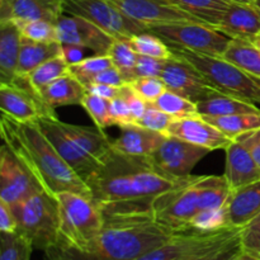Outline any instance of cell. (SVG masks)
Wrapping results in <instances>:
<instances>
[{
  "label": "cell",
  "instance_id": "6da1fadb",
  "mask_svg": "<svg viewBox=\"0 0 260 260\" xmlns=\"http://www.w3.org/2000/svg\"><path fill=\"white\" fill-rule=\"evenodd\" d=\"M193 178H173L160 170L150 156H131L112 150L85 183L91 201L103 216L144 215L152 213L159 196Z\"/></svg>",
  "mask_w": 260,
  "mask_h": 260
},
{
  "label": "cell",
  "instance_id": "7a4b0ae2",
  "mask_svg": "<svg viewBox=\"0 0 260 260\" xmlns=\"http://www.w3.org/2000/svg\"><path fill=\"white\" fill-rule=\"evenodd\" d=\"M174 234L152 213L104 216L103 229L86 250L57 244L45 251L46 260H136Z\"/></svg>",
  "mask_w": 260,
  "mask_h": 260
},
{
  "label": "cell",
  "instance_id": "3957f363",
  "mask_svg": "<svg viewBox=\"0 0 260 260\" xmlns=\"http://www.w3.org/2000/svg\"><path fill=\"white\" fill-rule=\"evenodd\" d=\"M0 134L3 144L22 160L46 192L52 196L73 192L91 200L86 183L66 164L36 122L22 123L2 113Z\"/></svg>",
  "mask_w": 260,
  "mask_h": 260
},
{
  "label": "cell",
  "instance_id": "277c9868",
  "mask_svg": "<svg viewBox=\"0 0 260 260\" xmlns=\"http://www.w3.org/2000/svg\"><path fill=\"white\" fill-rule=\"evenodd\" d=\"M55 197L58 203V244L86 250L103 229V213L85 196L62 192Z\"/></svg>",
  "mask_w": 260,
  "mask_h": 260
},
{
  "label": "cell",
  "instance_id": "5b68a950",
  "mask_svg": "<svg viewBox=\"0 0 260 260\" xmlns=\"http://www.w3.org/2000/svg\"><path fill=\"white\" fill-rule=\"evenodd\" d=\"M17 220V231L33 248L47 251L58 244V203L55 196L40 190L9 206Z\"/></svg>",
  "mask_w": 260,
  "mask_h": 260
},
{
  "label": "cell",
  "instance_id": "8992f818",
  "mask_svg": "<svg viewBox=\"0 0 260 260\" xmlns=\"http://www.w3.org/2000/svg\"><path fill=\"white\" fill-rule=\"evenodd\" d=\"M173 52L194 65L220 93L251 104H260V79L239 66L217 56L185 50H173Z\"/></svg>",
  "mask_w": 260,
  "mask_h": 260
},
{
  "label": "cell",
  "instance_id": "52a82bcc",
  "mask_svg": "<svg viewBox=\"0 0 260 260\" xmlns=\"http://www.w3.org/2000/svg\"><path fill=\"white\" fill-rule=\"evenodd\" d=\"M172 50H185L222 57L231 38L216 28L197 22H173L149 25Z\"/></svg>",
  "mask_w": 260,
  "mask_h": 260
},
{
  "label": "cell",
  "instance_id": "ba28073f",
  "mask_svg": "<svg viewBox=\"0 0 260 260\" xmlns=\"http://www.w3.org/2000/svg\"><path fill=\"white\" fill-rule=\"evenodd\" d=\"M240 233L241 228H226L210 233L194 230L177 233L169 240L136 260H193L222 245Z\"/></svg>",
  "mask_w": 260,
  "mask_h": 260
},
{
  "label": "cell",
  "instance_id": "9c48e42d",
  "mask_svg": "<svg viewBox=\"0 0 260 260\" xmlns=\"http://www.w3.org/2000/svg\"><path fill=\"white\" fill-rule=\"evenodd\" d=\"M63 13L85 18L113 38L129 40L150 32L149 25L129 18L109 0H63Z\"/></svg>",
  "mask_w": 260,
  "mask_h": 260
},
{
  "label": "cell",
  "instance_id": "30bf717a",
  "mask_svg": "<svg viewBox=\"0 0 260 260\" xmlns=\"http://www.w3.org/2000/svg\"><path fill=\"white\" fill-rule=\"evenodd\" d=\"M200 179L201 175H194L189 183L155 200L154 217L173 233L189 231L190 221L200 212Z\"/></svg>",
  "mask_w": 260,
  "mask_h": 260
},
{
  "label": "cell",
  "instance_id": "8fae6325",
  "mask_svg": "<svg viewBox=\"0 0 260 260\" xmlns=\"http://www.w3.org/2000/svg\"><path fill=\"white\" fill-rule=\"evenodd\" d=\"M0 109L3 114L22 123L56 116L55 109L43 102L25 76H17L12 84H0Z\"/></svg>",
  "mask_w": 260,
  "mask_h": 260
},
{
  "label": "cell",
  "instance_id": "7c38bea8",
  "mask_svg": "<svg viewBox=\"0 0 260 260\" xmlns=\"http://www.w3.org/2000/svg\"><path fill=\"white\" fill-rule=\"evenodd\" d=\"M160 78L168 90L174 91L194 103H200L220 93L194 65L175 53L172 58L165 60Z\"/></svg>",
  "mask_w": 260,
  "mask_h": 260
},
{
  "label": "cell",
  "instance_id": "4fadbf2b",
  "mask_svg": "<svg viewBox=\"0 0 260 260\" xmlns=\"http://www.w3.org/2000/svg\"><path fill=\"white\" fill-rule=\"evenodd\" d=\"M45 190L22 160L3 144L0 149V201L12 206Z\"/></svg>",
  "mask_w": 260,
  "mask_h": 260
},
{
  "label": "cell",
  "instance_id": "5bb4252c",
  "mask_svg": "<svg viewBox=\"0 0 260 260\" xmlns=\"http://www.w3.org/2000/svg\"><path fill=\"white\" fill-rule=\"evenodd\" d=\"M41 131L43 132L48 141L52 144L56 151L60 154L66 161V164L84 180L89 179L91 174L99 168L101 162L96 161L94 157L86 151H84L61 126V121L57 116H45L36 121Z\"/></svg>",
  "mask_w": 260,
  "mask_h": 260
},
{
  "label": "cell",
  "instance_id": "9a60e30c",
  "mask_svg": "<svg viewBox=\"0 0 260 260\" xmlns=\"http://www.w3.org/2000/svg\"><path fill=\"white\" fill-rule=\"evenodd\" d=\"M211 150L183 141L178 137L167 136L159 149L150 156L154 164L173 178H187L193 168L202 160Z\"/></svg>",
  "mask_w": 260,
  "mask_h": 260
},
{
  "label": "cell",
  "instance_id": "2e32d148",
  "mask_svg": "<svg viewBox=\"0 0 260 260\" xmlns=\"http://www.w3.org/2000/svg\"><path fill=\"white\" fill-rule=\"evenodd\" d=\"M58 42L91 51L94 55H107L114 38L85 18L63 13L56 22Z\"/></svg>",
  "mask_w": 260,
  "mask_h": 260
},
{
  "label": "cell",
  "instance_id": "e0dca14e",
  "mask_svg": "<svg viewBox=\"0 0 260 260\" xmlns=\"http://www.w3.org/2000/svg\"><path fill=\"white\" fill-rule=\"evenodd\" d=\"M132 19L146 25L173 22L202 23L170 0H109ZM205 24V23H203Z\"/></svg>",
  "mask_w": 260,
  "mask_h": 260
},
{
  "label": "cell",
  "instance_id": "ac0fdd59",
  "mask_svg": "<svg viewBox=\"0 0 260 260\" xmlns=\"http://www.w3.org/2000/svg\"><path fill=\"white\" fill-rule=\"evenodd\" d=\"M168 136L178 137L183 141L206 147L211 151L226 150L233 141L200 114L173 119L168 129Z\"/></svg>",
  "mask_w": 260,
  "mask_h": 260
},
{
  "label": "cell",
  "instance_id": "d6986e66",
  "mask_svg": "<svg viewBox=\"0 0 260 260\" xmlns=\"http://www.w3.org/2000/svg\"><path fill=\"white\" fill-rule=\"evenodd\" d=\"M63 14V0H0V22L48 20L56 23Z\"/></svg>",
  "mask_w": 260,
  "mask_h": 260
},
{
  "label": "cell",
  "instance_id": "ffe728a7",
  "mask_svg": "<svg viewBox=\"0 0 260 260\" xmlns=\"http://www.w3.org/2000/svg\"><path fill=\"white\" fill-rule=\"evenodd\" d=\"M216 29L230 38L254 40L260 36V9L254 3L231 2Z\"/></svg>",
  "mask_w": 260,
  "mask_h": 260
},
{
  "label": "cell",
  "instance_id": "44dd1931",
  "mask_svg": "<svg viewBox=\"0 0 260 260\" xmlns=\"http://www.w3.org/2000/svg\"><path fill=\"white\" fill-rule=\"evenodd\" d=\"M119 136L112 141L114 151L131 156H151L168 135L151 131L137 123L121 124Z\"/></svg>",
  "mask_w": 260,
  "mask_h": 260
},
{
  "label": "cell",
  "instance_id": "7402d4cb",
  "mask_svg": "<svg viewBox=\"0 0 260 260\" xmlns=\"http://www.w3.org/2000/svg\"><path fill=\"white\" fill-rule=\"evenodd\" d=\"M223 175L233 192L260 180L259 165L245 145L239 140H233L226 147V169Z\"/></svg>",
  "mask_w": 260,
  "mask_h": 260
},
{
  "label": "cell",
  "instance_id": "603a6c76",
  "mask_svg": "<svg viewBox=\"0 0 260 260\" xmlns=\"http://www.w3.org/2000/svg\"><path fill=\"white\" fill-rule=\"evenodd\" d=\"M22 38L14 20L0 22V84H12L18 76Z\"/></svg>",
  "mask_w": 260,
  "mask_h": 260
},
{
  "label": "cell",
  "instance_id": "cb8c5ba5",
  "mask_svg": "<svg viewBox=\"0 0 260 260\" xmlns=\"http://www.w3.org/2000/svg\"><path fill=\"white\" fill-rule=\"evenodd\" d=\"M260 213V180L233 192L229 202V221L233 228L248 225Z\"/></svg>",
  "mask_w": 260,
  "mask_h": 260
},
{
  "label": "cell",
  "instance_id": "d4e9b609",
  "mask_svg": "<svg viewBox=\"0 0 260 260\" xmlns=\"http://www.w3.org/2000/svg\"><path fill=\"white\" fill-rule=\"evenodd\" d=\"M85 94V85L69 73L43 89L41 96L48 107L55 109L57 107L80 104Z\"/></svg>",
  "mask_w": 260,
  "mask_h": 260
},
{
  "label": "cell",
  "instance_id": "484cf974",
  "mask_svg": "<svg viewBox=\"0 0 260 260\" xmlns=\"http://www.w3.org/2000/svg\"><path fill=\"white\" fill-rule=\"evenodd\" d=\"M63 131L84 150L88 152L91 157L98 162H103L104 159L109 155V152L113 150L112 141L103 129L90 128V127L76 126V124L65 123L61 122Z\"/></svg>",
  "mask_w": 260,
  "mask_h": 260
},
{
  "label": "cell",
  "instance_id": "4316f807",
  "mask_svg": "<svg viewBox=\"0 0 260 260\" xmlns=\"http://www.w3.org/2000/svg\"><path fill=\"white\" fill-rule=\"evenodd\" d=\"M62 55V45L60 42H35L22 38L19 62H18V76H25L42 65L46 61Z\"/></svg>",
  "mask_w": 260,
  "mask_h": 260
},
{
  "label": "cell",
  "instance_id": "83f0119b",
  "mask_svg": "<svg viewBox=\"0 0 260 260\" xmlns=\"http://www.w3.org/2000/svg\"><path fill=\"white\" fill-rule=\"evenodd\" d=\"M200 211L216 210L230 202L231 190L225 175H201Z\"/></svg>",
  "mask_w": 260,
  "mask_h": 260
},
{
  "label": "cell",
  "instance_id": "f1b7e54d",
  "mask_svg": "<svg viewBox=\"0 0 260 260\" xmlns=\"http://www.w3.org/2000/svg\"><path fill=\"white\" fill-rule=\"evenodd\" d=\"M198 114L203 117H222L241 113H260L256 104L248 103L233 96L218 93L197 103Z\"/></svg>",
  "mask_w": 260,
  "mask_h": 260
},
{
  "label": "cell",
  "instance_id": "f546056e",
  "mask_svg": "<svg viewBox=\"0 0 260 260\" xmlns=\"http://www.w3.org/2000/svg\"><path fill=\"white\" fill-rule=\"evenodd\" d=\"M222 57L260 79V48L251 41L231 38L230 45Z\"/></svg>",
  "mask_w": 260,
  "mask_h": 260
},
{
  "label": "cell",
  "instance_id": "4dcf8cb0",
  "mask_svg": "<svg viewBox=\"0 0 260 260\" xmlns=\"http://www.w3.org/2000/svg\"><path fill=\"white\" fill-rule=\"evenodd\" d=\"M188 14L193 15L205 24L216 28L226 9L230 5V0H170Z\"/></svg>",
  "mask_w": 260,
  "mask_h": 260
},
{
  "label": "cell",
  "instance_id": "1f68e13d",
  "mask_svg": "<svg viewBox=\"0 0 260 260\" xmlns=\"http://www.w3.org/2000/svg\"><path fill=\"white\" fill-rule=\"evenodd\" d=\"M203 117V116H201ZM230 140L260 128V113H241L222 117H203Z\"/></svg>",
  "mask_w": 260,
  "mask_h": 260
},
{
  "label": "cell",
  "instance_id": "d6a6232c",
  "mask_svg": "<svg viewBox=\"0 0 260 260\" xmlns=\"http://www.w3.org/2000/svg\"><path fill=\"white\" fill-rule=\"evenodd\" d=\"M113 66L121 73L124 84H131L136 79V63L139 53L132 48L129 40L114 38L108 53Z\"/></svg>",
  "mask_w": 260,
  "mask_h": 260
},
{
  "label": "cell",
  "instance_id": "836d02e7",
  "mask_svg": "<svg viewBox=\"0 0 260 260\" xmlns=\"http://www.w3.org/2000/svg\"><path fill=\"white\" fill-rule=\"evenodd\" d=\"M69 73H70V63L61 55L43 62L42 65L25 75V78L28 79L32 88L41 95L43 89Z\"/></svg>",
  "mask_w": 260,
  "mask_h": 260
},
{
  "label": "cell",
  "instance_id": "e575fe53",
  "mask_svg": "<svg viewBox=\"0 0 260 260\" xmlns=\"http://www.w3.org/2000/svg\"><path fill=\"white\" fill-rule=\"evenodd\" d=\"M150 104L168 113L173 118H183V117L197 116L198 114L197 103L174 93V91L168 90V89L156 101Z\"/></svg>",
  "mask_w": 260,
  "mask_h": 260
},
{
  "label": "cell",
  "instance_id": "d590c367",
  "mask_svg": "<svg viewBox=\"0 0 260 260\" xmlns=\"http://www.w3.org/2000/svg\"><path fill=\"white\" fill-rule=\"evenodd\" d=\"M33 245L24 235L0 231V260H29Z\"/></svg>",
  "mask_w": 260,
  "mask_h": 260
},
{
  "label": "cell",
  "instance_id": "8d00e7d4",
  "mask_svg": "<svg viewBox=\"0 0 260 260\" xmlns=\"http://www.w3.org/2000/svg\"><path fill=\"white\" fill-rule=\"evenodd\" d=\"M129 43L139 55L149 56V57L159 58V60H169L174 56L172 48L161 38L151 32L134 36L129 38Z\"/></svg>",
  "mask_w": 260,
  "mask_h": 260
},
{
  "label": "cell",
  "instance_id": "74e56055",
  "mask_svg": "<svg viewBox=\"0 0 260 260\" xmlns=\"http://www.w3.org/2000/svg\"><path fill=\"white\" fill-rule=\"evenodd\" d=\"M113 62L108 55H93L70 65V73L84 85L93 83L95 76L102 71L112 68Z\"/></svg>",
  "mask_w": 260,
  "mask_h": 260
},
{
  "label": "cell",
  "instance_id": "f35d334b",
  "mask_svg": "<svg viewBox=\"0 0 260 260\" xmlns=\"http://www.w3.org/2000/svg\"><path fill=\"white\" fill-rule=\"evenodd\" d=\"M226 228H233L229 221V205L216 210L200 211L189 223V230L202 233L222 230Z\"/></svg>",
  "mask_w": 260,
  "mask_h": 260
},
{
  "label": "cell",
  "instance_id": "ab89813d",
  "mask_svg": "<svg viewBox=\"0 0 260 260\" xmlns=\"http://www.w3.org/2000/svg\"><path fill=\"white\" fill-rule=\"evenodd\" d=\"M80 106L86 111V113L90 116L96 127L101 129L107 128V127L116 126L113 118L109 111V101L108 99L101 98L94 94L86 93L85 96L81 101Z\"/></svg>",
  "mask_w": 260,
  "mask_h": 260
},
{
  "label": "cell",
  "instance_id": "60d3db41",
  "mask_svg": "<svg viewBox=\"0 0 260 260\" xmlns=\"http://www.w3.org/2000/svg\"><path fill=\"white\" fill-rule=\"evenodd\" d=\"M18 25L23 38L35 42H58L56 23L48 20H32V22L20 23Z\"/></svg>",
  "mask_w": 260,
  "mask_h": 260
},
{
  "label": "cell",
  "instance_id": "b9f144b4",
  "mask_svg": "<svg viewBox=\"0 0 260 260\" xmlns=\"http://www.w3.org/2000/svg\"><path fill=\"white\" fill-rule=\"evenodd\" d=\"M240 243L244 253L260 260V213L241 229Z\"/></svg>",
  "mask_w": 260,
  "mask_h": 260
},
{
  "label": "cell",
  "instance_id": "7bdbcfd3",
  "mask_svg": "<svg viewBox=\"0 0 260 260\" xmlns=\"http://www.w3.org/2000/svg\"><path fill=\"white\" fill-rule=\"evenodd\" d=\"M173 119L174 118L172 116L157 109L152 104L147 103V109L145 114L135 123L145 127L147 129H151V131L161 132V134L168 135V129H169V126L173 122Z\"/></svg>",
  "mask_w": 260,
  "mask_h": 260
},
{
  "label": "cell",
  "instance_id": "ee69618b",
  "mask_svg": "<svg viewBox=\"0 0 260 260\" xmlns=\"http://www.w3.org/2000/svg\"><path fill=\"white\" fill-rule=\"evenodd\" d=\"M129 85L147 103L155 102L167 90L161 78H137Z\"/></svg>",
  "mask_w": 260,
  "mask_h": 260
},
{
  "label": "cell",
  "instance_id": "f6af8a7d",
  "mask_svg": "<svg viewBox=\"0 0 260 260\" xmlns=\"http://www.w3.org/2000/svg\"><path fill=\"white\" fill-rule=\"evenodd\" d=\"M240 234L235 235L234 238H231L230 240L226 241L222 245L217 246L213 250L208 251L205 255L200 256V258H196L193 260H235L243 253V248H241L240 243Z\"/></svg>",
  "mask_w": 260,
  "mask_h": 260
},
{
  "label": "cell",
  "instance_id": "bcb514c9",
  "mask_svg": "<svg viewBox=\"0 0 260 260\" xmlns=\"http://www.w3.org/2000/svg\"><path fill=\"white\" fill-rule=\"evenodd\" d=\"M109 111H111V116L113 118L116 126L135 123L134 116H132L128 103H127V101L121 93L114 99L109 101Z\"/></svg>",
  "mask_w": 260,
  "mask_h": 260
},
{
  "label": "cell",
  "instance_id": "7dc6e473",
  "mask_svg": "<svg viewBox=\"0 0 260 260\" xmlns=\"http://www.w3.org/2000/svg\"><path fill=\"white\" fill-rule=\"evenodd\" d=\"M165 60L149 57V56L139 55L136 63V79L137 78H160Z\"/></svg>",
  "mask_w": 260,
  "mask_h": 260
},
{
  "label": "cell",
  "instance_id": "c3c4849f",
  "mask_svg": "<svg viewBox=\"0 0 260 260\" xmlns=\"http://www.w3.org/2000/svg\"><path fill=\"white\" fill-rule=\"evenodd\" d=\"M119 93L124 96V99L128 103L129 109H131V113L134 116L135 122L139 121L142 116L145 114L147 109V102H145L136 91L134 90L129 84H123L119 89Z\"/></svg>",
  "mask_w": 260,
  "mask_h": 260
},
{
  "label": "cell",
  "instance_id": "681fc988",
  "mask_svg": "<svg viewBox=\"0 0 260 260\" xmlns=\"http://www.w3.org/2000/svg\"><path fill=\"white\" fill-rule=\"evenodd\" d=\"M236 140H239V141H241L245 145L246 149L250 151L254 160H255L256 164L260 168V128L248 132V134L243 135V136H240Z\"/></svg>",
  "mask_w": 260,
  "mask_h": 260
},
{
  "label": "cell",
  "instance_id": "f907efd6",
  "mask_svg": "<svg viewBox=\"0 0 260 260\" xmlns=\"http://www.w3.org/2000/svg\"><path fill=\"white\" fill-rule=\"evenodd\" d=\"M18 229L14 213L10 210L9 205L0 201V231L2 233H15Z\"/></svg>",
  "mask_w": 260,
  "mask_h": 260
},
{
  "label": "cell",
  "instance_id": "816d5d0a",
  "mask_svg": "<svg viewBox=\"0 0 260 260\" xmlns=\"http://www.w3.org/2000/svg\"><path fill=\"white\" fill-rule=\"evenodd\" d=\"M86 93L94 94V95H98L101 98L112 99L116 98L119 94V88L121 86H113V85H107V84H101V83H90L85 86Z\"/></svg>",
  "mask_w": 260,
  "mask_h": 260
},
{
  "label": "cell",
  "instance_id": "f5cc1de1",
  "mask_svg": "<svg viewBox=\"0 0 260 260\" xmlns=\"http://www.w3.org/2000/svg\"><path fill=\"white\" fill-rule=\"evenodd\" d=\"M93 83H101L107 84V85H113V86H122L124 84L123 78H122L121 73L117 70L114 66L107 69V70L102 71L101 74L95 76Z\"/></svg>",
  "mask_w": 260,
  "mask_h": 260
},
{
  "label": "cell",
  "instance_id": "db71d44e",
  "mask_svg": "<svg viewBox=\"0 0 260 260\" xmlns=\"http://www.w3.org/2000/svg\"><path fill=\"white\" fill-rule=\"evenodd\" d=\"M235 260H256V259H254L253 256H250V255H249V254L244 253V251H243V253H241L240 255H239Z\"/></svg>",
  "mask_w": 260,
  "mask_h": 260
},
{
  "label": "cell",
  "instance_id": "11a10c76",
  "mask_svg": "<svg viewBox=\"0 0 260 260\" xmlns=\"http://www.w3.org/2000/svg\"><path fill=\"white\" fill-rule=\"evenodd\" d=\"M251 42H253L254 45L256 46V47L260 48V36H256V37L254 38V40H251Z\"/></svg>",
  "mask_w": 260,
  "mask_h": 260
},
{
  "label": "cell",
  "instance_id": "9f6ffc18",
  "mask_svg": "<svg viewBox=\"0 0 260 260\" xmlns=\"http://www.w3.org/2000/svg\"><path fill=\"white\" fill-rule=\"evenodd\" d=\"M230 2H238V3H254L255 0H230Z\"/></svg>",
  "mask_w": 260,
  "mask_h": 260
},
{
  "label": "cell",
  "instance_id": "6f0895ef",
  "mask_svg": "<svg viewBox=\"0 0 260 260\" xmlns=\"http://www.w3.org/2000/svg\"><path fill=\"white\" fill-rule=\"evenodd\" d=\"M254 4H255L256 7H258L260 9V0H255V2H254Z\"/></svg>",
  "mask_w": 260,
  "mask_h": 260
}]
</instances>
